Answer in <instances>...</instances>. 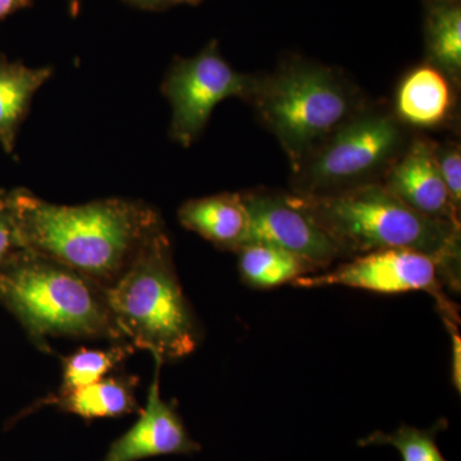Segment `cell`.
<instances>
[{"instance_id": "1", "label": "cell", "mask_w": 461, "mask_h": 461, "mask_svg": "<svg viewBox=\"0 0 461 461\" xmlns=\"http://www.w3.org/2000/svg\"><path fill=\"white\" fill-rule=\"evenodd\" d=\"M23 249L65 264L102 287L127 268L149 240L165 230L159 212L141 200L109 198L60 205L14 190Z\"/></svg>"}, {"instance_id": "2", "label": "cell", "mask_w": 461, "mask_h": 461, "mask_svg": "<svg viewBox=\"0 0 461 461\" xmlns=\"http://www.w3.org/2000/svg\"><path fill=\"white\" fill-rule=\"evenodd\" d=\"M296 198L338 245L342 257L386 249L420 251L438 259L447 286L459 290L460 226L412 211L381 184Z\"/></svg>"}, {"instance_id": "3", "label": "cell", "mask_w": 461, "mask_h": 461, "mask_svg": "<svg viewBox=\"0 0 461 461\" xmlns=\"http://www.w3.org/2000/svg\"><path fill=\"white\" fill-rule=\"evenodd\" d=\"M0 304L44 351L50 348V338L124 339L104 288L30 249H21L0 264Z\"/></svg>"}, {"instance_id": "4", "label": "cell", "mask_w": 461, "mask_h": 461, "mask_svg": "<svg viewBox=\"0 0 461 461\" xmlns=\"http://www.w3.org/2000/svg\"><path fill=\"white\" fill-rule=\"evenodd\" d=\"M104 288L124 339L162 364L195 351L200 329L182 291L166 229L156 233L126 269Z\"/></svg>"}, {"instance_id": "5", "label": "cell", "mask_w": 461, "mask_h": 461, "mask_svg": "<svg viewBox=\"0 0 461 461\" xmlns=\"http://www.w3.org/2000/svg\"><path fill=\"white\" fill-rule=\"evenodd\" d=\"M251 100L295 171L354 112L353 96L338 76L302 60L258 81Z\"/></svg>"}, {"instance_id": "6", "label": "cell", "mask_w": 461, "mask_h": 461, "mask_svg": "<svg viewBox=\"0 0 461 461\" xmlns=\"http://www.w3.org/2000/svg\"><path fill=\"white\" fill-rule=\"evenodd\" d=\"M402 132L393 115L350 118L296 169V195L320 196L364 185L399 150Z\"/></svg>"}, {"instance_id": "7", "label": "cell", "mask_w": 461, "mask_h": 461, "mask_svg": "<svg viewBox=\"0 0 461 461\" xmlns=\"http://www.w3.org/2000/svg\"><path fill=\"white\" fill-rule=\"evenodd\" d=\"M258 80L226 62L217 41L196 56L176 58L166 74L162 93L172 108L169 138L189 148L198 140L215 107L229 98L251 100Z\"/></svg>"}, {"instance_id": "8", "label": "cell", "mask_w": 461, "mask_h": 461, "mask_svg": "<svg viewBox=\"0 0 461 461\" xmlns=\"http://www.w3.org/2000/svg\"><path fill=\"white\" fill-rule=\"evenodd\" d=\"M295 287L344 286L377 294L423 291L435 299L441 317L459 320L456 305L445 294L444 267L435 257L409 249H386L351 258L338 268L308 275L293 282Z\"/></svg>"}, {"instance_id": "9", "label": "cell", "mask_w": 461, "mask_h": 461, "mask_svg": "<svg viewBox=\"0 0 461 461\" xmlns=\"http://www.w3.org/2000/svg\"><path fill=\"white\" fill-rule=\"evenodd\" d=\"M249 214V242L280 248L326 268L341 259L338 245L300 204L296 195L271 193L241 194Z\"/></svg>"}, {"instance_id": "10", "label": "cell", "mask_w": 461, "mask_h": 461, "mask_svg": "<svg viewBox=\"0 0 461 461\" xmlns=\"http://www.w3.org/2000/svg\"><path fill=\"white\" fill-rule=\"evenodd\" d=\"M156 362L148 402L138 421L109 446L100 461H140L163 455L199 453L202 446L190 436L178 412L160 395V368Z\"/></svg>"}, {"instance_id": "11", "label": "cell", "mask_w": 461, "mask_h": 461, "mask_svg": "<svg viewBox=\"0 0 461 461\" xmlns=\"http://www.w3.org/2000/svg\"><path fill=\"white\" fill-rule=\"evenodd\" d=\"M436 145L417 140L391 167L384 186L412 211L460 226L459 209L450 193L437 162Z\"/></svg>"}, {"instance_id": "12", "label": "cell", "mask_w": 461, "mask_h": 461, "mask_svg": "<svg viewBox=\"0 0 461 461\" xmlns=\"http://www.w3.org/2000/svg\"><path fill=\"white\" fill-rule=\"evenodd\" d=\"M177 215L185 229L223 250L236 253L247 244L250 223L241 194H218L187 200Z\"/></svg>"}, {"instance_id": "13", "label": "cell", "mask_w": 461, "mask_h": 461, "mask_svg": "<svg viewBox=\"0 0 461 461\" xmlns=\"http://www.w3.org/2000/svg\"><path fill=\"white\" fill-rule=\"evenodd\" d=\"M53 71V67L32 68L0 53V147L5 153H14L33 96L50 80Z\"/></svg>"}, {"instance_id": "14", "label": "cell", "mask_w": 461, "mask_h": 461, "mask_svg": "<svg viewBox=\"0 0 461 461\" xmlns=\"http://www.w3.org/2000/svg\"><path fill=\"white\" fill-rule=\"evenodd\" d=\"M451 105L450 83L444 72L433 65L415 68L397 91V115L412 126L433 127L444 122Z\"/></svg>"}, {"instance_id": "15", "label": "cell", "mask_w": 461, "mask_h": 461, "mask_svg": "<svg viewBox=\"0 0 461 461\" xmlns=\"http://www.w3.org/2000/svg\"><path fill=\"white\" fill-rule=\"evenodd\" d=\"M138 382L135 375L103 378L90 386L57 393L42 403L56 405L85 420L121 417L139 409L135 396Z\"/></svg>"}, {"instance_id": "16", "label": "cell", "mask_w": 461, "mask_h": 461, "mask_svg": "<svg viewBox=\"0 0 461 461\" xmlns=\"http://www.w3.org/2000/svg\"><path fill=\"white\" fill-rule=\"evenodd\" d=\"M241 280L253 288L268 290L291 284L318 271L302 258L262 242H249L236 251Z\"/></svg>"}, {"instance_id": "17", "label": "cell", "mask_w": 461, "mask_h": 461, "mask_svg": "<svg viewBox=\"0 0 461 461\" xmlns=\"http://www.w3.org/2000/svg\"><path fill=\"white\" fill-rule=\"evenodd\" d=\"M426 45L432 65L450 77L461 71L459 0H427Z\"/></svg>"}, {"instance_id": "18", "label": "cell", "mask_w": 461, "mask_h": 461, "mask_svg": "<svg viewBox=\"0 0 461 461\" xmlns=\"http://www.w3.org/2000/svg\"><path fill=\"white\" fill-rule=\"evenodd\" d=\"M133 351L135 346L127 342L112 346L108 350L83 348L63 357L62 386L59 393H68L102 381L118 364L129 359Z\"/></svg>"}, {"instance_id": "19", "label": "cell", "mask_w": 461, "mask_h": 461, "mask_svg": "<svg viewBox=\"0 0 461 461\" xmlns=\"http://www.w3.org/2000/svg\"><path fill=\"white\" fill-rule=\"evenodd\" d=\"M447 429V420H439L429 429H415L402 423L393 433L375 430L371 435L357 441V445L366 446L388 445L395 447L402 455V461H448L446 460L436 437L441 430Z\"/></svg>"}, {"instance_id": "20", "label": "cell", "mask_w": 461, "mask_h": 461, "mask_svg": "<svg viewBox=\"0 0 461 461\" xmlns=\"http://www.w3.org/2000/svg\"><path fill=\"white\" fill-rule=\"evenodd\" d=\"M21 249L14 190H0V264Z\"/></svg>"}, {"instance_id": "21", "label": "cell", "mask_w": 461, "mask_h": 461, "mask_svg": "<svg viewBox=\"0 0 461 461\" xmlns=\"http://www.w3.org/2000/svg\"><path fill=\"white\" fill-rule=\"evenodd\" d=\"M439 172L454 205L460 211L461 204V153L459 147L450 145L436 149Z\"/></svg>"}, {"instance_id": "22", "label": "cell", "mask_w": 461, "mask_h": 461, "mask_svg": "<svg viewBox=\"0 0 461 461\" xmlns=\"http://www.w3.org/2000/svg\"><path fill=\"white\" fill-rule=\"evenodd\" d=\"M451 338V379L455 390L461 393V336L459 321L453 318L441 317Z\"/></svg>"}, {"instance_id": "23", "label": "cell", "mask_w": 461, "mask_h": 461, "mask_svg": "<svg viewBox=\"0 0 461 461\" xmlns=\"http://www.w3.org/2000/svg\"><path fill=\"white\" fill-rule=\"evenodd\" d=\"M132 7L142 9V11L159 12L180 5L178 0H123Z\"/></svg>"}, {"instance_id": "24", "label": "cell", "mask_w": 461, "mask_h": 461, "mask_svg": "<svg viewBox=\"0 0 461 461\" xmlns=\"http://www.w3.org/2000/svg\"><path fill=\"white\" fill-rule=\"evenodd\" d=\"M33 0H0V21L12 16L18 11L32 7Z\"/></svg>"}, {"instance_id": "25", "label": "cell", "mask_w": 461, "mask_h": 461, "mask_svg": "<svg viewBox=\"0 0 461 461\" xmlns=\"http://www.w3.org/2000/svg\"><path fill=\"white\" fill-rule=\"evenodd\" d=\"M67 5H68V11L71 16H77L78 11H80L81 0H67Z\"/></svg>"}, {"instance_id": "26", "label": "cell", "mask_w": 461, "mask_h": 461, "mask_svg": "<svg viewBox=\"0 0 461 461\" xmlns=\"http://www.w3.org/2000/svg\"><path fill=\"white\" fill-rule=\"evenodd\" d=\"M204 2V0H178V3H186V5H199V3Z\"/></svg>"}]
</instances>
